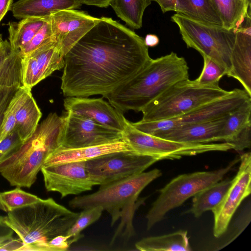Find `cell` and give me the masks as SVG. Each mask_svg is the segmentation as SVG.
Listing matches in <instances>:
<instances>
[{
	"label": "cell",
	"mask_w": 251,
	"mask_h": 251,
	"mask_svg": "<svg viewBox=\"0 0 251 251\" xmlns=\"http://www.w3.org/2000/svg\"><path fill=\"white\" fill-rule=\"evenodd\" d=\"M151 59L143 38L102 17L64 56L61 89L66 97L104 98Z\"/></svg>",
	"instance_id": "cell-1"
},
{
	"label": "cell",
	"mask_w": 251,
	"mask_h": 251,
	"mask_svg": "<svg viewBox=\"0 0 251 251\" xmlns=\"http://www.w3.org/2000/svg\"><path fill=\"white\" fill-rule=\"evenodd\" d=\"M188 78L189 67L185 58L172 51L151 58L139 72L104 98L123 113L141 112L172 85Z\"/></svg>",
	"instance_id": "cell-2"
},
{
	"label": "cell",
	"mask_w": 251,
	"mask_h": 251,
	"mask_svg": "<svg viewBox=\"0 0 251 251\" xmlns=\"http://www.w3.org/2000/svg\"><path fill=\"white\" fill-rule=\"evenodd\" d=\"M79 214L52 198H40L7 212L3 219L23 242L21 251H48L49 242L56 236L66 235Z\"/></svg>",
	"instance_id": "cell-3"
},
{
	"label": "cell",
	"mask_w": 251,
	"mask_h": 251,
	"mask_svg": "<svg viewBox=\"0 0 251 251\" xmlns=\"http://www.w3.org/2000/svg\"><path fill=\"white\" fill-rule=\"evenodd\" d=\"M161 175V171L155 168L100 186L99 189L92 194L74 198L69 202V205L73 209H80L100 206L110 215L111 226L121 218V223L112 238V245L121 235L128 239L135 234L132 224L134 215L146 199L144 198L139 200V196L147 185Z\"/></svg>",
	"instance_id": "cell-4"
},
{
	"label": "cell",
	"mask_w": 251,
	"mask_h": 251,
	"mask_svg": "<svg viewBox=\"0 0 251 251\" xmlns=\"http://www.w3.org/2000/svg\"><path fill=\"white\" fill-rule=\"evenodd\" d=\"M64 116L50 113L32 135L0 163V173L13 186L30 188L47 158L60 145Z\"/></svg>",
	"instance_id": "cell-5"
},
{
	"label": "cell",
	"mask_w": 251,
	"mask_h": 251,
	"mask_svg": "<svg viewBox=\"0 0 251 251\" xmlns=\"http://www.w3.org/2000/svg\"><path fill=\"white\" fill-rule=\"evenodd\" d=\"M219 85H204L189 78L172 85L142 111L144 122L177 117L229 93Z\"/></svg>",
	"instance_id": "cell-6"
},
{
	"label": "cell",
	"mask_w": 251,
	"mask_h": 251,
	"mask_svg": "<svg viewBox=\"0 0 251 251\" xmlns=\"http://www.w3.org/2000/svg\"><path fill=\"white\" fill-rule=\"evenodd\" d=\"M239 161L240 158H237L225 168L184 174L173 178L158 190L159 194L146 216L147 230L161 221L170 210L181 205L201 190L222 180Z\"/></svg>",
	"instance_id": "cell-7"
},
{
	"label": "cell",
	"mask_w": 251,
	"mask_h": 251,
	"mask_svg": "<svg viewBox=\"0 0 251 251\" xmlns=\"http://www.w3.org/2000/svg\"><path fill=\"white\" fill-rule=\"evenodd\" d=\"M187 48L197 50L224 67L229 77L231 53L236 30L200 22L179 13L171 17Z\"/></svg>",
	"instance_id": "cell-8"
},
{
	"label": "cell",
	"mask_w": 251,
	"mask_h": 251,
	"mask_svg": "<svg viewBox=\"0 0 251 251\" xmlns=\"http://www.w3.org/2000/svg\"><path fill=\"white\" fill-rule=\"evenodd\" d=\"M123 140L138 154L152 157L158 161L178 159L185 156H194L211 151H226L233 149L232 144L192 143L164 139L143 132L127 120L122 132Z\"/></svg>",
	"instance_id": "cell-9"
},
{
	"label": "cell",
	"mask_w": 251,
	"mask_h": 251,
	"mask_svg": "<svg viewBox=\"0 0 251 251\" xmlns=\"http://www.w3.org/2000/svg\"><path fill=\"white\" fill-rule=\"evenodd\" d=\"M251 99L244 89L235 88L226 95L211 101L191 111L169 119L131 123L137 129L157 136L180 126L204 122L227 117L248 100Z\"/></svg>",
	"instance_id": "cell-10"
},
{
	"label": "cell",
	"mask_w": 251,
	"mask_h": 251,
	"mask_svg": "<svg viewBox=\"0 0 251 251\" xmlns=\"http://www.w3.org/2000/svg\"><path fill=\"white\" fill-rule=\"evenodd\" d=\"M158 160L133 150L115 151L85 161L95 185L103 186L144 172Z\"/></svg>",
	"instance_id": "cell-11"
},
{
	"label": "cell",
	"mask_w": 251,
	"mask_h": 251,
	"mask_svg": "<svg viewBox=\"0 0 251 251\" xmlns=\"http://www.w3.org/2000/svg\"><path fill=\"white\" fill-rule=\"evenodd\" d=\"M123 140L122 132L71 112L64 116L60 147L78 148Z\"/></svg>",
	"instance_id": "cell-12"
},
{
	"label": "cell",
	"mask_w": 251,
	"mask_h": 251,
	"mask_svg": "<svg viewBox=\"0 0 251 251\" xmlns=\"http://www.w3.org/2000/svg\"><path fill=\"white\" fill-rule=\"evenodd\" d=\"M238 172L220 203L212 211L214 215V236L218 238L226 231L234 213L251 192V153L240 156Z\"/></svg>",
	"instance_id": "cell-13"
},
{
	"label": "cell",
	"mask_w": 251,
	"mask_h": 251,
	"mask_svg": "<svg viewBox=\"0 0 251 251\" xmlns=\"http://www.w3.org/2000/svg\"><path fill=\"white\" fill-rule=\"evenodd\" d=\"M41 171L46 190L58 192L62 198L91 190L95 186L85 161L43 165Z\"/></svg>",
	"instance_id": "cell-14"
},
{
	"label": "cell",
	"mask_w": 251,
	"mask_h": 251,
	"mask_svg": "<svg viewBox=\"0 0 251 251\" xmlns=\"http://www.w3.org/2000/svg\"><path fill=\"white\" fill-rule=\"evenodd\" d=\"M53 38L64 56L100 20L75 9L62 10L50 16Z\"/></svg>",
	"instance_id": "cell-15"
},
{
	"label": "cell",
	"mask_w": 251,
	"mask_h": 251,
	"mask_svg": "<svg viewBox=\"0 0 251 251\" xmlns=\"http://www.w3.org/2000/svg\"><path fill=\"white\" fill-rule=\"evenodd\" d=\"M21 63L22 85L30 90L64 66V56L54 40L23 56Z\"/></svg>",
	"instance_id": "cell-16"
},
{
	"label": "cell",
	"mask_w": 251,
	"mask_h": 251,
	"mask_svg": "<svg viewBox=\"0 0 251 251\" xmlns=\"http://www.w3.org/2000/svg\"><path fill=\"white\" fill-rule=\"evenodd\" d=\"M63 105L67 112L85 117L121 132L123 131L127 120L123 113L102 98L66 97Z\"/></svg>",
	"instance_id": "cell-17"
},
{
	"label": "cell",
	"mask_w": 251,
	"mask_h": 251,
	"mask_svg": "<svg viewBox=\"0 0 251 251\" xmlns=\"http://www.w3.org/2000/svg\"><path fill=\"white\" fill-rule=\"evenodd\" d=\"M251 17L246 18L236 30L231 53V70L229 77L238 80L251 96Z\"/></svg>",
	"instance_id": "cell-18"
},
{
	"label": "cell",
	"mask_w": 251,
	"mask_h": 251,
	"mask_svg": "<svg viewBox=\"0 0 251 251\" xmlns=\"http://www.w3.org/2000/svg\"><path fill=\"white\" fill-rule=\"evenodd\" d=\"M220 142L232 144L241 151L251 145V99L226 117L220 134Z\"/></svg>",
	"instance_id": "cell-19"
},
{
	"label": "cell",
	"mask_w": 251,
	"mask_h": 251,
	"mask_svg": "<svg viewBox=\"0 0 251 251\" xmlns=\"http://www.w3.org/2000/svg\"><path fill=\"white\" fill-rule=\"evenodd\" d=\"M226 117L183 125L157 136L164 139L186 143H210L220 141V134Z\"/></svg>",
	"instance_id": "cell-20"
},
{
	"label": "cell",
	"mask_w": 251,
	"mask_h": 251,
	"mask_svg": "<svg viewBox=\"0 0 251 251\" xmlns=\"http://www.w3.org/2000/svg\"><path fill=\"white\" fill-rule=\"evenodd\" d=\"M124 141L98 146L78 148H64L59 147L46 160L43 165L76 161H86L99 156L123 151H131Z\"/></svg>",
	"instance_id": "cell-21"
},
{
	"label": "cell",
	"mask_w": 251,
	"mask_h": 251,
	"mask_svg": "<svg viewBox=\"0 0 251 251\" xmlns=\"http://www.w3.org/2000/svg\"><path fill=\"white\" fill-rule=\"evenodd\" d=\"M78 0H18L13 3L11 11L14 17L45 18L57 12L79 8Z\"/></svg>",
	"instance_id": "cell-22"
},
{
	"label": "cell",
	"mask_w": 251,
	"mask_h": 251,
	"mask_svg": "<svg viewBox=\"0 0 251 251\" xmlns=\"http://www.w3.org/2000/svg\"><path fill=\"white\" fill-rule=\"evenodd\" d=\"M22 58L18 51L11 49L9 42L2 41L0 46V88L23 86Z\"/></svg>",
	"instance_id": "cell-23"
},
{
	"label": "cell",
	"mask_w": 251,
	"mask_h": 251,
	"mask_svg": "<svg viewBox=\"0 0 251 251\" xmlns=\"http://www.w3.org/2000/svg\"><path fill=\"white\" fill-rule=\"evenodd\" d=\"M141 251H191L186 230H179L173 233L144 238L135 245Z\"/></svg>",
	"instance_id": "cell-24"
},
{
	"label": "cell",
	"mask_w": 251,
	"mask_h": 251,
	"mask_svg": "<svg viewBox=\"0 0 251 251\" xmlns=\"http://www.w3.org/2000/svg\"><path fill=\"white\" fill-rule=\"evenodd\" d=\"M232 182V179L219 182L201 190L193 196L192 206L185 213L199 218L205 212L212 211L222 201Z\"/></svg>",
	"instance_id": "cell-25"
},
{
	"label": "cell",
	"mask_w": 251,
	"mask_h": 251,
	"mask_svg": "<svg viewBox=\"0 0 251 251\" xmlns=\"http://www.w3.org/2000/svg\"><path fill=\"white\" fill-rule=\"evenodd\" d=\"M222 26L237 30L250 16V0H212Z\"/></svg>",
	"instance_id": "cell-26"
},
{
	"label": "cell",
	"mask_w": 251,
	"mask_h": 251,
	"mask_svg": "<svg viewBox=\"0 0 251 251\" xmlns=\"http://www.w3.org/2000/svg\"><path fill=\"white\" fill-rule=\"evenodd\" d=\"M175 12L200 22L223 26L212 0H177Z\"/></svg>",
	"instance_id": "cell-27"
},
{
	"label": "cell",
	"mask_w": 251,
	"mask_h": 251,
	"mask_svg": "<svg viewBox=\"0 0 251 251\" xmlns=\"http://www.w3.org/2000/svg\"><path fill=\"white\" fill-rule=\"evenodd\" d=\"M49 17H27L18 23L9 22V42L11 49L19 52L33 38Z\"/></svg>",
	"instance_id": "cell-28"
},
{
	"label": "cell",
	"mask_w": 251,
	"mask_h": 251,
	"mask_svg": "<svg viewBox=\"0 0 251 251\" xmlns=\"http://www.w3.org/2000/svg\"><path fill=\"white\" fill-rule=\"evenodd\" d=\"M42 115L31 91L18 111L16 118L15 129L23 142L34 133Z\"/></svg>",
	"instance_id": "cell-29"
},
{
	"label": "cell",
	"mask_w": 251,
	"mask_h": 251,
	"mask_svg": "<svg viewBox=\"0 0 251 251\" xmlns=\"http://www.w3.org/2000/svg\"><path fill=\"white\" fill-rule=\"evenodd\" d=\"M151 0H112V7L117 17L134 29L142 26L143 14Z\"/></svg>",
	"instance_id": "cell-30"
},
{
	"label": "cell",
	"mask_w": 251,
	"mask_h": 251,
	"mask_svg": "<svg viewBox=\"0 0 251 251\" xmlns=\"http://www.w3.org/2000/svg\"><path fill=\"white\" fill-rule=\"evenodd\" d=\"M31 91V90L22 86L14 94L4 114L0 129V141L15 130L17 112Z\"/></svg>",
	"instance_id": "cell-31"
},
{
	"label": "cell",
	"mask_w": 251,
	"mask_h": 251,
	"mask_svg": "<svg viewBox=\"0 0 251 251\" xmlns=\"http://www.w3.org/2000/svg\"><path fill=\"white\" fill-rule=\"evenodd\" d=\"M39 199L37 196L26 192L17 187L12 190L0 192V209L8 212L32 203Z\"/></svg>",
	"instance_id": "cell-32"
},
{
	"label": "cell",
	"mask_w": 251,
	"mask_h": 251,
	"mask_svg": "<svg viewBox=\"0 0 251 251\" xmlns=\"http://www.w3.org/2000/svg\"><path fill=\"white\" fill-rule=\"evenodd\" d=\"M83 210L79 213L75 222L66 234L70 236L73 243L83 237V234L81 233V231L98 221L103 211L100 206L93 207Z\"/></svg>",
	"instance_id": "cell-33"
},
{
	"label": "cell",
	"mask_w": 251,
	"mask_h": 251,
	"mask_svg": "<svg viewBox=\"0 0 251 251\" xmlns=\"http://www.w3.org/2000/svg\"><path fill=\"white\" fill-rule=\"evenodd\" d=\"M202 56L203 68L199 77L194 80L201 85H219L221 78L227 74L226 70L210 58Z\"/></svg>",
	"instance_id": "cell-34"
},
{
	"label": "cell",
	"mask_w": 251,
	"mask_h": 251,
	"mask_svg": "<svg viewBox=\"0 0 251 251\" xmlns=\"http://www.w3.org/2000/svg\"><path fill=\"white\" fill-rule=\"evenodd\" d=\"M52 40H54L49 17V19L30 42L19 51V53L22 57Z\"/></svg>",
	"instance_id": "cell-35"
},
{
	"label": "cell",
	"mask_w": 251,
	"mask_h": 251,
	"mask_svg": "<svg viewBox=\"0 0 251 251\" xmlns=\"http://www.w3.org/2000/svg\"><path fill=\"white\" fill-rule=\"evenodd\" d=\"M23 143L15 129L0 141V163L16 151Z\"/></svg>",
	"instance_id": "cell-36"
},
{
	"label": "cell",
	"mask_w": 251,
	"mask_h": 251,
	"mask_svg": "<svg viewBox=\"0 0 251 251\" xmlns=\"http://www.w3.org/2000/svg\"><path fill=\"white\" fill-rule=\"evenodd\" d=\"M19 88L13 87L0 88V129L5 111L14 94Z\"/></svg>",
	"instance_id": "cell-37"
},
{
	"label": "cell",
	"mask_w": 251,
	"mask_h": 251,
	"mask_svg": "<svg viewBox=\"0 0 251 251\" xmlns=\"http://www.w3.org/2000/svg\"><path fill=\"white\" fill-rule=\"evenodd\" d=\"M13 233L14 231L4 221L3 217L0 216V246L12 239Z\"/></svg>",
	"instance_id": "cell-38"
},
{
	"label": "cell",
	"mask_w": 251,
	"mask_h": 251,
	"mask_svg": "<svg viewBox=\"0 0 251 251\" xmlns=\"http://www.w3.org/2000/svg\"><path fill=\"white\" fill-rule=\"evenodd\" d=\"M24 246L23 242L19 238H13L5 244L0 246V251H21Z\"/></svg>",
	"instance_id": "cell-39"
},
{
	"label": "cell",
	"mask_w": 251,
	"mask_h": 251,
	"mask_svg": "<svg viewBox=\"0 0 251 251\" xmlns=\"http://www.w3.org/2000/svg\"><path fill=\"white\" fill-rule=\"evenodd\" d=\"M156 2L160 6L163 13L175 11L177 0H151Z\"/></svg>",
	"instance_id": "cell-40"
},
{
	"label": "cell",
	"mask_w": 251,
	"mask_h": 251,
	"mask_svg": "<svg viewBox=\"0 0 251 251\" xmlns=\"http://www.w3.org/2000/svg\"><path fill=\"white\" fill-rule=\"evenodd\" d=\"M81 4L106 8L110 6L112 0H78Z\"/></svg>",
	"instance_id": "cell-41"
},
{
	"label": "cell",
	"mask_w": 251,
	"mask_h": 251,
	"mask_svg": "<svg viewBox=\"0 0 251 251\" xmlns=\"http://www.w3.org/2000/svg\"><path fill=\"white\" fill-rule=\"evenodd\" d=\"M14 0H0V22L6 13L11 10Z\"/></svg>",
	"instance_id": "cell-42"
},
{
	"label": "cell",
	"mask_w": 251,
	"mask_h": 251,
	"mask_svg": "<svg viewBox=\"0 0 251 251\" xmlns=\"http://www.w3.org/2000/svg\"><path fill=\"white\" fill-rule=\"evenodd\" d=\"M144 42L148 47H153L158 44L159 39L158 36L155 34H148L146 36Z\"/></svg>",
	"instance_id": "cell-43"
},
{
	"label": "cell",
	"mask_w": 251,
	"mask_h": 251,
	"mask_svg": "<svg viewBox=\"0 0 251 251\" xmlns=\"http://www.w3.org/2000/svg\"><path fill=\"white\" fill-rule=\"evenodd\" d=\"M2 41L3 40L2 39L1 36V35H0V44H1V43Z\"/></svg>",
	"instance_id": "cell-44"
}]
</instances>
